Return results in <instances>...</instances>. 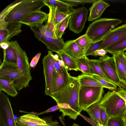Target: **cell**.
<instances>
[{
    "mask_svg": "<svg viewBox=\"0 0 126 126\" xmlns=\"http://www.w3.org/2000/svg\"><path fill=\"white\" fill-rule=\"evenodd\" d=\"M41 54L40 52L39 53L33 58L30 63L31 68H34L36 66L39 60Z\"/></svg>",
    "mask_w": 126,
    "mask_h": 126,
    "instance_id": "43",
    "label": "cell"
},
{
    "mask_svg": "<svg viewBox=\"0 0 126 126\" xmlns=\"http://www.w3.org/2000/svg\"><path fill=\"white\" fill-rule=\"evenodd\" d=\"M50 52L49 50L48 54L44 56L42 60L45 82V93L49 96L52 94V82L55 70Z\"/></svg>",
    "mask_w": 126,
    "mask_h": 126,
    "instance_id": "11",
    "label": "cell"
},
{
    "mask_svg": "<svg viewBox=\"0 0 126 126\" xmlns=\"http://www.w3.org/2000/svg\"><path fill=\"white\" fill-rule=\"evenodd\" d=\"M122 118L126 122V110L123 114Z\"/></svg>",
    "mask_w": 126,
    "mask_h": 126,
    "instance_id": "48",
    "label": "cell"
},
{
    "mask_svg": "<svg viewBox=\"0 0 126 126\" xmlns=\"http://www.w3.org/2000/svg\"><path fill=\"white\" fill-rule=\"evenodd\" d=\"M98 126H104L102 124H99Z\"/></svg>",
    "mask_w": 126,
    "mask_h": 126,
    "instance_id": "51",
    "label": "cell"
},
{
    "mask_svg": "<svg viewBox=\"0 0 126 126\" xmlns=\"http://www.w3.org/2000/svg\"><path fill=\"white\" fill-rule=\"evenodd\" d=\"M45 5L48 7H56L60 11L66 14H70L73 9L71 5L61 0H43Z\"/></svg>",
    "mask_w": 126,
    "mask_h": 126,
    "instance_id": "20",
    "label": "cell"
},
{
    "mask_svg": "<svg viewBox=\"0 0 126 126\" xmlns=\"http://www.w3.org/2000/svg\"><path fill=\"white\" fill-rule=\"evenodd\" d=\"M72 126H80L78 124L76 123H74L72 125Z\"/></svg>",
    "mask_w": 126,
    "mask_h": 126,
    "instance_id": "50",
    "label": "cell"
},
{
    "mask_svg": "<svg viewBox=\"0 0 126 126\" xmlns=\"http://www.w3.org/2000/svg\"><path fill=\"white\" fill-rule=\"evenodd\" d=\"M88 9L84 7L73 9L70 14L69 23L70 30L76 33H79L84 28L87 20Z\"/></svg>",
    "mask_w": 126,
    "mask_h": 126,
    "instance_id": "8",
    "label": "cell"
},
{
    "mask_svg": "<svg viewBox=\"0 0 126 126\" xmlns=\"http://www.w3.org/2000/svg\"><path fill=\"white\" fill-rule=\"evenodd\" d=\"M100 105L105 108L110 118H122L126 110L124 100L115 91H108L105 94L100 102Z\"/></svg>",
    "mask_w": 126,
    "mask_h": 126,
    "instance_id": "5",
    "label": "cell"
},
{
    "mask_svg": "<svg viewBox=\"0 0 126 126\" xmlns=\"http://www.w3.org/2000/svg\"><path fill=\"white\" fill-rule=\"evenodd\" d=\"M99 58L98 60L99 64L104 73L114 84L120 87L122 83L120 82L118 76L113 56L110 57L106 55Z\"/></svg>",
    "mask_w": 126,
    "mask_h": 126,
    "instance_id": "9",
    "label": "cell"
},
{
    "mask_svg": "<svg viewBox=\"0 0 126 126\" xmlns=\"http://www.w3.org/2000/svg\"><path fill=\"white\" fill-rule=\"evenodd\" d=\"M120 87H122L124 90H125V91H126V86L125 85L123 84H122L121 86Z\"/></svg>",
    "mask_w": 126,
    "mask_h": 126,
    "instance_id": "49",
    "label": "cell"
},
{
    "mask_svg": "<svg viewBox=\"0 0 126 126\" xmlns=\"http://www.w3.org/2000/svg\"><path fill=\"white\" fill-rule=\"evenodd\" d=\"M62 108V107L61 105L59 104H57V105L54 106L49 109L48 110L45 111L43 112H41V113H38L35 112H29V113L30 114H33L35 115L38 116L39 115L44 114V113H47L49 112H54L58 110H59Z\"/></svg>",
    "mask_w": 126,
    "mask_h": 126,
    "instance_id": "41",
    "label": "cell"
},
{
    "mask_svg": "<svg viewBox=\"0 0 126 126\" xmlns=\"http://www.w3.org/2000/svg\"><path fill=\"white\" fill-rule=\"evenodd\" d=\"M97 0H62V1L71 5L72 6H76L79 4H84L86 3H92Z\"/></svg>",
    "mask_w": 126,
    "mask_h": 126,
    "instance_id": "39",
    "label": "cell"
},
{
    "mask_svg": "<svg viewBox=\"0 0 126 126\" xmlns=\"http://www.w3.org/2000/svg\"><path fill=\"white\" fill-rule=\"evenodd\" d=\"M124 54L125 56L126 57V52H124Z\"/></svg>",
    "mask_w": 126,
    "mask_h": 126,
    "instance_id": "52",
    "label": "cell"
},
{
    "mask_svg": "<svg viewBox=\"0 0 126 126\" xmlns=\"http://www.w3.org/2000/svg\"><path fill=\"white\" fill-rule=\"evenodd\" d=\"M22 26V24L19 22L8 23L7 29L8 35L4 42H7L12 37L21 32L22 31L21 30Z\"/></svg>",
    "mask_w": 126,
    "mask_h": 126,
    "instance_id": "28",
    "label": "cell"
},
{
    "mask_svg": "<svg viewBox=\"0 0 126 126\" xmlns=\"http://www.w3.org/2000/svg\"><path fill=\"white\" fill-rule=\"evenodd\" d=\"M103 41L104 40L102 39L96 42H92L85 51L84 56H87L90 55H92L95 51L99 49Z\"/></svg>",
    "mask_w": 126,
    "mask_h": 126,
    "instance_id": "35",
    "label": "cell"
},
{
    "mask_svg": "<svg viewBox=\"0 0 126 126\" xmlns=\"http://www.w3.org/2000/svg\"><path fill=\"white\" fill-rule=\"evenodd\" d=\"M21 0H16L5 8L0 13V20H4L5 18L13 9L20 2Z\"/></svg>",
    "mask_w": 126,
    "mask_h": 126,
    "instance_id": "36",
    "label": "cell"
},
{
    "mask_svg": "<svg viewBox=\"0 0 126 126\" xmlns=\"http://www.w3.org/2000/svg\"><path fill=\"white\" fill-rule=\"evenodd\" d=\"M117 93L124 100L126 106V91L121 87L115 90Z\"/></svg>",
    "mask_w": 126,
    "mask_h": 126,
    "instance_id": "42",
    "label": "cell"
},
{
    "mask_svg": "<svg viewBox=\"0 0 126 126\" xmlns=\"http://www.w3.org/2000/svg\"><path fill=\"white\" fill-rule=\"evenodd\" d=\"M75 60L84 56L85 52L76 42L74 40L65 42L63 50Z\"/></svg>",
    "mask_w": 126,
    "mask_h": 126,
    "instance_id": "17",
    "label": "cell"
},
{
    "mask_svg": "<svg viewBox=\"0 0 126 126\" xmlns=\"http://www.w3.org/2000/svg\"><path fill=\"white\" fill-rule=\"evenodd\" d=\"M7 43L15 50L17 54L16 64L19 76L13 83L17 90L20 91L29 87V83L32 80L30 72L31 67L26 52L21 48L18 42L14 41Z\"/></svg>",
    "mask_w": 126,
    "mask_h": 126,
    "instance_id": "2",
    "label": "cell"
},
{
    "mask_svg": "<svg viewBox=\"0 0 126 126\" xmlns=\"http://www.w3.org/2000/svg\"><path fill=\"white\" fill-rule=\"evenodd\" d=\"M102 39L104 41L99 49H105L112 44L126 39V23L112 29Z\"/></svg>",
    "mask_w": 126,
    "mask_h": 126,
    "instance_id": "12",
    "label": "cell"
},
{
    "mask_svg": "<svg viewBox=\"0 0 126 126\" xmlns=\"http://www.w3.org/2000/svg\"><path fill=\"white\" fill-rule=\"evenodd\" d=\"M38 116L28 114L18 117L15 120L16 123L27 126H36L46 125V122Z\"/></svg>",
    "mask_w": 126,
    "mask_h": 126,
    "instance_id": "19",
    "label": "cell"
},
{
    "mask_svg": "<svg viewBox=\"0 0 126 126\" xmlns=\"http://www.w3.org/2000/svg\"><path fill=\"white\" fill-rule=\"evenodd\" d=\"M58 62L59 65L61 67L65 68L64 63L62 60L59 59L58 60Z\"/></svg>",
    "mask_w": 126,
    "mask_h": 126,
    "instance_id": "47",
    "label": "cell"
},
{
    "mask_svg": "<svg viewBox=\"0 0 126 126\" xmlns=\"http://www.w3.org/2000/svg\"><path fill=\"white\" fill-rule=\"evenodd\" d=\"M42 119L46 122V125L36 126H61L58 121L56 120H53L51 116H45ZM16 124L17 126H27L20 124Z\"/></svg>",
    "mask_w": 126,
    "mask_h": 126,
    "instance_id": "40",
    "label": "cell"
},
{
    "mask_svg": "<svg viewBox=\"0 0 126 126\" xmlns=\"http://www.w3.org/2000/svg\"><path fill=\"white\" fill-rule=\"evenodd\" d=\"M89 59L85 56H84L76 60L79 70L82 73L92 75L89 64Z\"/></svg>",
    "mask_w": 126,
    "mask_h": 126,
    "instance_id": "30",
    "label": "cell"
},
{
    "mask_svg": "<svg viewBox=\"0 0 126 126\" xmlns=\"http://www.w3.org/2000/svg\"><path fill=\"white\" fill-rule=\"evenodd\" d=\"M30 27L36 38L43 43L50 51L57 53L63 50L65 42L62 38L53 39L43 35L39 30L38 25Z\"/></svg>",
    "mask_w": 126,
    "mask_h": 126,
    "instance_id": "10",
    "label": "cell"
},
{
    "mask_svg": "<svg viewBox=\"0 0 126 126\" xmlns=\"http://www.w3.org/2000/svg\"><path fill=\"white\" fill-rule=\"evenodd\" d=\"M16 64L3 60L0 66V78L14 82L19 77Z\"/></svg>",
    "mask_w": 126,
    "mask_h": 126,
    "instance_id": "13",
    "label": "cell"
},
{
    "mask_svg": "<svg viewBox=\"0 0 126 126\" xmlns=\"http://www.w3.org/2000/svg\"><path fill=\"white\" fill-rule=\"evenodd\" d=\"M45 5L43 0H21L4 19L8 23L19 22L28 14Z\"/></svg>",
    "mask_w": 126,
    "mask_h": 126,
    "instance_id": "4",
    "label": "cell"
},
{
    "mask_svg": "<svg viewBox=\"0 0 126 126\" xmlns=\"http://www.w3.org/2000/svg\"><path fill=\"white\" fill-rule=\"evenodd\" d=\"M78 45L85 52L92 42L91 38L86 34L74 40Z\"/></svg>",
    "mask_w": 126,
    "mask_h": 126,
    "instance_id": "33",
    "label": "cell"
},
{
    "mask_svg": "<svg viewBox=\"0 0 126 126\" xmlns=\"http://www.w3.org/2000/svg\"><path fill=\"white\" fill-rule=\"evenodd\" d=\"M88 62L90 70L92 75H97L106 80L113 83L108 78L102 70L99 65L98 60L89 59Z\"/></svg>",
    "mask_w": 126,
    "mask_h": 126,
    "instance_id": "27",
    "label": "cell"
},
{
    "mask_svg": "<svg viewBox=\"0 0 126 126\" xmlns=\"http://www.w3.org/2000/svg\"><path fill=\"white\" fill-rule=\"evenodd\" d=\"M100 118L102 124L104 126H107L108 122L110 118L105 108L100 105Z\"/></svg>",
    "mask_w": 126,
    "mask_h": 126,
    "instance_id": "38",
    "label": "cell"
},
{
    "mask_svg": "<svg viewBox=\"0 0 126 126\" xmlns=\"http://www.w3.org/2000/svg\"><path fill=\"white\" fill-rule=\"evenodd\" d=\"M81 85L87 86H93L106 87L89 75L82 73L77 77Z\"/></svg>",
    "mask_w": 126,
    "mask_h": 126,
    "instance_id": "24",
    "label": "cell"
},
{
    "mask_svg": "<svg viewBox=\"0 0 126 126\" xmlns=\"http://www.w3.org/2000/svg\"><path fill=\"white\" fill-rule=\"evenodd\" d=\"M104 93L102 87L87 86L80 85L79 94V104L82 111L92 104L100 102Z\"/></svg>",
    "mask_w": 126,
    "mask_h": 126,
    "instance_id": "6",
    "label": "cell"
},
{
    "mask_svg": "<svg viewBox=\"0 0 126 126\" xmlns=\"http://www.w3.org/2000/svg\"><path fill=\"white\" fill-rule=\"evenodd\" d=\"M70 76L65 68L63 69L60 74L55 70L52 82L51 94L58 92L63 88L68 81Z\"/></svg>",
    "mask_w": 126,
    "mask_h": 126,
    "instance_id": "15",
    "label": "cell"
},
{
    "mask_svg": "<svg viewBox=\"0 0 126 126\" xmlns=\"http://www.w3.org/2000/svg\"><path fill=\"white\" fill-rule=\"evenodd\" d=\"M100 102H96L89 106L86 110L98 126L99 124H102L100 118Z\"/></svg>",
    "mask_w": 126,
    "mask_h": 126,
    "instance_id": "25",
    "label": "cell"
},
{
    "mask_svg": "<svg viewBox=\"0 0 126 126\" xmlns=\"http://www.w3.org/2000/svg\"><path fill=\"white\" fill-rule=\"evenodd\" d=\"M79 115L92 126H98L95 122L91 118L87 117L80 114Z\"/></svg>",
    "mask_w": 126,
    "mask_h": 126,
    "instance_id": "45",
    "label": "cell"
},
{
    "mask_svg": "<svg viewBox=\"0 0 126 126\" xmlns=\"http://www.w3.org/2000/svg\"><path fill=\"white\" fill-rule=\"evenodd\" d=\"M70 14L55 26V33L58 38H60L68 26Z\"/></svg>",
    "mask_w": 126,
    "mask_h": 126,
    "instance_id": "31",
    "label": "cell"
},
{
    "mask_svg": "<svg viewBox=\"0 0 126 126\" xmlns=\"http://www.w3.org/2000/svg\"><path fill=\"white\" fill-rule=\"evenodd\" d=\"M48 17V14L40 10L28 14L19 22L30 27L36 26L43 24L47 20Z\"/></svg>",
    "mask_w": 126,
    "mask_h": 126,
    "instance_id": "14",
    "label": "cell"
},
{
    "mask_svg": "<svg viewBox=\"0 0 126 126\" xmlns=\"http://www.w3.org/2000/svg\"><path fill=\"white\" fill-rule=\"evenodd\" d=\"M57 54L63 62L65 68L67 71L71 70L77 71H79L75 60L63 50L60 51Z\"/></svg>",
    "mask_w": 126,
    "mask_h": 126,
    "instance_id": "23",
    "label": "cell"
},
{
    "mask_svg": "<svg viewBox=\"0 0 126 126\" xmlns=\"http://www.w3.org/2000/svg\"><path fill=\"white\" fill-rule=\"evenodd\" d=\"M80 85L77 77L70 76L64 86L50 96L60 104L62 108L59 110L62 116H65L74 120L82 111L79 104V94Z\"/></svg>",
    "mask_w": 126,
    "mask_h": 126,
    "instance_id": "1",
    "label": "cell"
},
{
    "mask_svg": "<svg viewBox=\"0 0 126 126\" xmlns=\"http://www.w3.org/2000/svg\"><path fill=\"white\" fill-rule=\"evenodd\" d=\"M112 55L126 51V39L114 43L104 49Z\"/></svg>",
    "mask_w": 126,
    "mask_h": 126,
    "instance_id": "29",
    "label": "cell"
},
{
    "mask_svg": "<svg viewBox=\"0 0 126 126\" xmlns=\"http://www.w3.org/2000/svg\"><path fill=\"white\" fill-rule=\"evenodd\" d=\"M3 60L7 62L16 64L17 56L15 50L9 46L6 49L3 50Z\"/></svg>",
    "mask_w": 126,
    "mask_h": 126,
    "instance_id": "32",
    "label": "cell"
},
{
    "mask_svg": "<svg viewBox=\"0 0 126 126\" xmlns=\"http://www.w3.org/2000/svg\"><path fill=\"white\" fill-rule=\"evenodd\" d=\"M3 91L8 95L15 97L18 94L13 82L0 78V91Z\"/></svg>",
    "mask_w": 126,
    "mask_h": 126,
    "instance_id": "21",
    "label": "cell"
},
{
    "mask_svg": "<svg viewBox=\"0 0 126 126\" xmlns=\"http://www.w3.org/2000/svg\"><path fill=\"white\" fill-rule=\"evenodd\" d=\"M122 22V20L119 19L99 18L90 24L85 34L92 42H96L102 39L113 28Z\"/></svg>",
    "mask_w": 126,
    "mask_h": 126,
    "instance_id": "3",
    "label": "cell"
},
{
    "mask_svg": "<svg viewBox=\"0 0 126 126\" xmlns=\"http://www.w3.org/2000/svg\"><path fill=\"white\" fill-rule=\"evenodd\" d=\"M49 8V11L48 18L52 20L55 26L70 14L63 13L59 10L56 7H51Z\"/></svg>",
    "mask_w": 126,
    "mask_h": 126,
    "instance_id": "26",
    "label": "cell"
},
{
    "mask_svg": "<svg viewBox=\"0 0 126 126\" xmlns=\"http://www.w3.org/2000/svg\"><path fill=\"white\" fill-rule=\"evenodd\" d=\"M0 126H17L8 96L0 91Z\"/></svg>",
    "mask_w": 126,
    "mask_h": 126,
    "instance_id": "7",
    "label": "cell"
},
{
    "mask_svg": "<svg viewBox=\"0 0 126 126\" xmlns=\"http://www.w3.org/2000/svg\"><path fill=\"white\" fill-rule=\"evenodd\" d=\"M114 57L117 73L120 82L126 86V57L124 52L113 55Z\"/></svg>",
    "mask_w": 126,
    "mask_h": 126,
    "instance_id": "16",
    "label": "cell"
},
{
    "mask_svg": "<svg viewBox=\"0 0 126 126\" xmlns=\"http://www.w3.org/2000/svg\"><path fill=\"white\" fill-rule=\"evenodd\" d=\"M89 75L91 77L99 82L105 86L106 88L112 91H115L117 90V86L115 84L106 80L97 75Z\"/></svg>",
    "mask_w": 126,
    "mask_h": 126,
    "instance_id": "34",
    "label": "cell"
},
{
    "mask_svg": "<svg viewBox=\"0 0 126 126\" xmlns=\"http://www.w3.org/2000/svg\"><path fill=\"white\" fill-rule=\"evenodd\" d=\"M39 29L43 35L53 39H58L55 33V26L52 21L48 18L44 25H38Z\"/></svg>",
    "mask_w": 126,
    "mask_h": 126,
    "instance_id": "22",
    "label": "cell"
},
{
    "mask_svg": "<svg viewBox=\"0 0 126 126\" xmlns=\"http://www.w3.org/2000/svg\"><path fill=\"white\" fill-rule=\"evenodd\" d=\"M107 126H126V122L122 118H110L108 122Z\"/></svg>",
    "mask_w": 126,
    "mask_h": 126,
    "instance_id": "37",
    "label": "cell"
},
{
    "mask_svg": "<svg viewBox=\"0 0 126 126\" xmlns=\"http://www.w3.org/2000/svg\"><path fill=\"white\" fill-rule=\"evenodd\" d=\"M0 47L3 49V50L6 49L9 47V44L6 42H2L0 43Z\"/></svg>",
    "mask_w": 126,
    "mask_h": 126,
    "instance_id": "46",
    "label": "cell"
},
{
    "mask_svg": "<svg viewBox=\"0 0 126 126\" xmlns=\"http://www.w3.org/2000/svg\"><path fill=\"white\" fill-rule=\"evenodd\" d=\"M103 0H96L89 9L88 21H92L100 17L105 9L110 6Z\"/></svg>",
    "mask_w": 126,
    "mask_h": 126,
    "instance_id": "18",
    "label": "cell"
},
{
    "mask_svg": "<svg viewBox=\"0 0 126 126\" xmlns=\"http://www.w3.org/2000/svg\"><path fill=\"white\" fill-rule=\"evenodd\" d=\"M107 52L104 49H101L96 51L93 53L92 55L95 56H98L101 57H103L106 55Z\"/></svg>",
    "mask_w": 126,
    "mask_h": 126,
    "instance_id": "44",
    "label": "cell"
}]
</instances>
